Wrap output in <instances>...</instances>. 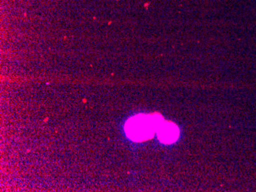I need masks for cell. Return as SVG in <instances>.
Returning <instances> with one entry per match:
<instances>
[{
  "instance_id": "1",
  "label": "cell",
  "mask_w": 256,
  "mask_h": 192,
  "mask_svg": "<svg viewBox=\"0 0 256 192\" xmlns=\"http://www.w3.org/2000/svg\"><path fill=\"white\" fill-rule=\"evenodd\" d=\"M162 122L158 115H138L128 120L125 130L130 139L142 141L153 137Z\"/></svg>"
},
{
  "instance_id": "2",
  "label": "cell",
  "mask_w": 256,
  "mask_h": 192,
  "mask_svg": "<svg viewBox=\"0 0 256 192\" xmlns=\"http://www.w3.org/2000/svg\"><path fill=\"white\" fill-rule=\"evenodd\" d=\"M158 137L165 143H172L178 140L179 130L176 126L168 122H162L158 130Z\"/></svg>"
}]
</instances>
